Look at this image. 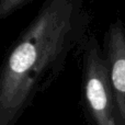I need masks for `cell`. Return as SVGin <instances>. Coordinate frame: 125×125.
<instances>
[{"label":"cell","mask_w":125,"mask_h":125,"mask_svg":"<svg viewBox=\"0 0 125 125\" xmlns=\"http://www.w3.org/2000/svg\"><path fill=\"white\" fill-rule=\"evenodd\" d=\"M81 106L88 125H117L108 64L93 34L81 46Z\"/></svg>","instance_id":"7a4b0ae2"},{"label":"cell","mask_w":125,"mask_h":125,"mask_svg":"<svg viewBox=\"0 0 125 125\" xmlns=\"http://www.w3.org/2000/svg\"><path fill=\"white\" fill-rule=\"evenodd\" d=\"M84 0H45L0 65V125H17L88 36Z\"/></svg>","instance_id":"6da1fadb"},{"label":"cell","mask_w":125,"mask_h":125,"mask_svg":"<svg viewBox=\"0 0 125 125\" xmlns=\"http://www.w3.org/2000/svg\"><path fill=\"white\" fill-rule=\"evenodd\" d=\"M33 0H0V21L7 19Z\"/></svg>","instance_id":"277c9868"},{"label":"cell","mask_w":125,"mask_h":125,"mask_svg":"<svg viewBox=\"0 0 125 125\" xmlns=\"http://www.w3.org/2000/svg\"><path fill=\"white\" fill-rule=\"evenodd\" d=\"M103 52L114 97L116 123L125 125V24L122 20L117 19L108 28Z\"/></svg>","instance_id":"3957f363"}]
</instances>
